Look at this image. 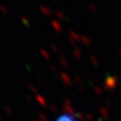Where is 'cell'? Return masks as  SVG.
I'll return each mask as SVG.
<instances>
[{
    "label": "cell",
    "instance_id": "cell-1",
    "mask_svg": "<svg viewBox=\"0 0 121 121\" xmlns=\"http://www.w3.org/2000/svg\"><path fill=\"white\" fill-rule=\"evenodd\" d=\"M56 121H75V119H74L71 115H67V114H65V115L60 116Z\"/></svg>",
    "mask_w": 121,
    "mask_h": 121
}]
</instances>
